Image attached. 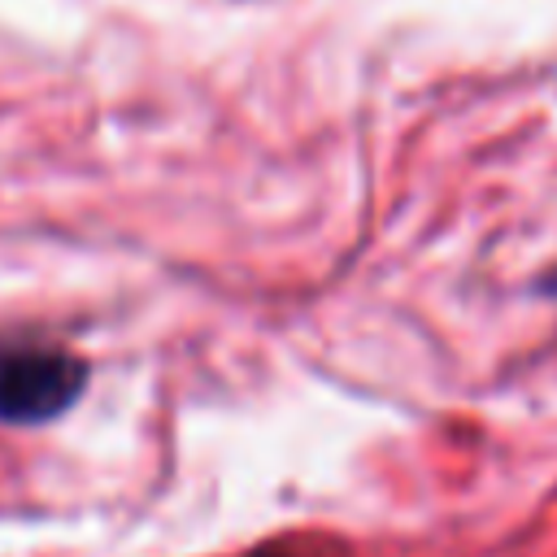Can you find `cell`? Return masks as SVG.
Instances as JSON below:
<instances>
[{
	"label": "cell",
	"mask_w": 557,
	"mask_h": 557,
	"mask_svg": "<svg viewBox=\"0 0 557 557\" xmlns=\"http://www.w3.org/2000/svg\"><path fill=\"white\" fill-rule=\"evenodd\" d=\"M535 292H540V296H557V265L535 278Z\"/></svg>",
	"instance_id": "cell-2"
},
{
	"label": "cell",
	"mask_w": 557,
	"mask_h": 557,
	"mask_svg": "<svg viewBox=\"0 0 557 557\" xmlns=\"http://www.w3.org/2000/svg\"><path fill=\"white\" fill-rule=\"evenodd\" d=\"M257 557H270V553H257Z\"/></svg>",
	"instance_id": "cell-3"
},
{
	"label": "cell",
	"mask_w": 557,
	"mask_h": 557,
	"mask_svg": "<svg viewBox=\"0 0 557 557\" xmlns=\"http://www.w3.org/2000/svg\"><path fill=\"white\" fill-rule=\"evenodd\" d=\"M87 392V361L44 339H0V422L44 426Z\"/></svg>",
	"instance_id": "cell-1"
}]
</instances>
